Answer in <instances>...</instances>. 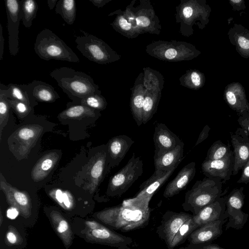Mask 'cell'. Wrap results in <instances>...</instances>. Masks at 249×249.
I'll return each mask as SVG.
<instances>
[{"label": "cell", "instance_id": "db71d44e", "mask_svg": "<svg viewBox=\"0 0 249 249\" xmlns=\"http://www.w3.org/2000/svg\"><path fill=\"white\" fill-rule=\"evenodd\" d=\"M3 219V216L2 214V212H1V211H0V226H1V225H2Z\"/></svg>", "mask_w": 249, "mask_h": 249}, {"label": "cell", "instance_id": "7dc6e473", "mask_svg": "<svg viewBox=\"0 0 249 249\" xmlns=\"http://www.w3.org/2000/svg\"><path fill=\"white\" fill-rule=\"evenodd\" d=\"M119 24L120 26L124 30H129L131 28V24L123 17L119 18Z\"/></svg>", "mask_w": 249, "mask_h": 249}, {"label": "cell", "instance_id": "ac0fdd59", "mask_svg": "<svg viewBox=\"0 0 249 249\" xmlns=\"http://www.w3.org/2000/svg\"><path fill=\"white\" fill-rule=\"evenodd\" d=\"M134 143L131 138L125 135H118L110 139L107 148L109 165L118 166Z\"/></svg>", "mask_w": 249, "mask_h": 249}, {"label": "cell", "instance_id": "ee69618b", "mask_svg": "<svg viewBox=\"0 0 249 249\" xmlns=\"http://www.w3.org/2000/svg\"><path fill=\"white\" fill-rule=\"evenodd\" d=\"M20 214L19 211L16 208L11 207L6 212L7 217L10 219H14Z\"/></svg>", "mask_w": 249, "mask_h": 249}, {"label": "cell", "instance_id": "603a6c76", "mask_svg": "<svg viewBox=\"0 0 249 249\" xmlns=\"http://www.w3.org/2000/svg\"><path fill=\"white\" fill-rule=\"evenodd\" d=\"M228 35L236 52L244 58H249V30L241 24L235 23L230 29Z\"/></svg>", "mask_w": 249, "mask_h": 249}, {"label": "cell", "instance_id": "f5cc1de1", "mask_svg": "<svg viewBox=\"0 0 249 249\" xmlns=\"http://www.w3.org/2000/svg\"><path fill=\"white\" fill-rule=\"evenodd\" d=\"M200 249H223L215 245H211L204 246Z\"/></svg>", "mask_w": 249, "mask_h": 249}, {"label": "cell", "instance_id": "cb8c5ba5", "mask_svg": "<svg viewBox=\"0 0 249 249\" xmlns=\"http://www.w3.org/2000/svg\"><path fill=\"white\" fill-rule=\"evenodd\" d=\"M220 223L217 220L198 227L188 237V241L192 245H198L212 240L220 233Z\"/></svg>", "mask_w": 249, "mask_h": 249}, {"label": "cell", "instance_id": "277c9868", "mask_svg": "<svg viewBox=\"0 0 249 249\" xmlns=\"http://www.w3.org/2000/svg\"><path fill=\"white\" fill-rule=\"evenodd\" d=\"M222 182L217 178H205L196 182L185 194L182 208L190 211L193 215L205 206L220 198L222 193Z\"/></svg>", "mask_w": 249, "mask_h": 249}, {"label": "cell", "instance_id": "816d5d0a", "mask_svg": "<svg viewBox=\"0 0 249 249\" xmlns=\"http://www.w3.org/2000/svg\"><path fill=\"white\" fill-rule=\"evenodd\" d=\"M58 0H48L47 4L50 10H53L56 5Z\"/></svg>", "mask_w": 249, "mask_h": 249}, {"label": "cell", "instance_id": "d6986e66", "mask_svg": "<svg viewBox=\"0 0 249 249\" xmlns=\"http://www.w3.org/2000/svg\"><path fill=\"white\" fill-rule=\"evenodd\" d=\"M153 141L155 147L154 153H160L171 150L183 142L162 123H158L155 126Z\"/></svg>", "mask_w": 249, "mask_h": 249}, {"label": "cell", "instance_id": "30bf717a", "mask_svg": "<svg viewBox=\"0 0 249 249\" xmlns=\"http://www.w3.org/2000/svg\"><path fill=\"white\" fill-rule=\"evenodd\" d=\"M193 215L184 212L167 211L162 216L160 224L157 227L156 233L165 242L168 249L181 226Z\"/></svg>", "mask_w": 249, "mask_h": 249}, {"label": "cell", "instance_id": "681fc988", "mask_svg": "<svg viewBox=\"0 0 249 249\" xmlns=\"http://www.w3.org/2000/svg\"><path fill=\"white\" fill-rule=\"evenodd\" d=\"M182 12L185 18H189L193 14V9L191 7L187 6L183 8Z\"/></svg>", "mask_w": 249, "mask_h": 249}, {"label": "cell", "instance_id": "7402d4cb", "mask_svg": "<svg viewBox=\"0 0 249 249\" xmlns=\"http://www.w3.org/2000/svg\"><path fill=\"white\" fill-rule=\"evenodd\" d=\"M28 93L36 101L53 103L59 98V95L54 88L45 82L34 80L26 85Z\"/></svg>", "mask_w": 249, "mask_h": 249}, {"label": "cell", "instance_id": "9a60e30c", "mask_svg": "<svg viewBox=\"0 0 249 249\" xmlns=\"http://www.w3.org/2000/svg\"><path fill=\"white\" fill-rule=\"evenodd\" d=\"M46 213L54 231L61 239L65 248L69 249L71 245L74 234L71 222L60 211L56 209L46 211Z\"/></svg>", "mask_w": 249, "mask_h": 249}, {"label": "cell", "instance_id": "8fae6325", "mask_svg": "<svg viewBox=\"0 0 249 249\" xmlns=\"http://www.w3.org/2000/svg\"><path fill=\"white\" fill-rule=\"evenodd\" d=\"M0 189L4 193L11 207L16 208L24 218H30L32 214V203L28 193L13 187L8 183L1 173L0 174Z\"/></svg>", "mask_w": 249, "mask_h": 249}, {"label": "cell", "instance_id": "f1b7e54d", "mask_svg": "<svg viewBox=\"0 0 249 249\" xmlns=\"http://www.w3.org/2000/svg\"><path fill=\"white\" fill-rule=\"evenodd\" d=\"M97 110L79 103L71 105L61 112L59 117L63 119H78L97 116Z\"/></svg>", "mask_w": 249, "mask_h": 249}, {"label": "cell", "instance_id": "3957f363", "mask_svg": "<svg viewBox=\"0 0 249 249\" xmlns=\"http://www.w3.org/2000/svg\"><path fill=\"white\" fill-rule=\"evenodd\" d=\"M49 75L70 98L78 102L85 97L101 93L98 86L87 73L67 67L56 68Z\"/></svg>", "mask_w": 249, "mask_h": 249}, {"label": "cell", "instance_id": "9c48e42d", "mask_svg": "<svg viewBox=\"0 0 249 249\" xmlns=\"http://www.w3.org/2000/svg\"><path fill=\"white\" fill-rule=\"evenodd\" d=\"M7 19L9 50L10 54L16 56L19 51V27L22 20L20 0H5Z\"/></svg>", "mask_w": 249, "mask_h": 249}, {"label": "cell", "instance_id": "ffe728a7", "mask_svg": "<svg viewBox=\"0 0 249 249\" xmlns=\"http://www.w3.org/2000/svg\"><path fill=\"white\" fill-rule=\"evenodd\" d=\"M107 161V149L106 148L101 149L93 158L89 170V185L87 187L90 192L95 191L103 178Z\"/></svg>", "mask_w": 249, "mask_h": 249}, {"label": "cell", "instance_id": "b9f144b4", "mask_svg": "<svg viewBox=\"0 0 249 249\" xmlns=\"http://www.w3.org/2000/svg\"><path fill=\"white\" fill-rule=\"evenodd\" d=\"M229 2L235 11H239L246 9L245 2L244 0H231Z\"/></svg>", "mask_w": 249, "mask_h": 249}, {"label": "cell", "instance_id": "74e56055", "mask_svg": "<svg viewBox=\"0 0 249 249\" xmlns=\"http://www.w3.org/2000/svg\"><path fill=\"white\" fill-rule=\"evenodd\" d=\"M59 205L68 212H71L74 209L75 205L74 198L70 193L63 192L62 201Z\"/></svg>", "mask_w": 249, "mask_h": 249}, {"label": "cell", "instance_id": "836d02e7", "mask_svg": "<svg viewBox=\"0 0 249 249\" xmlns=\"http://www.w3.org/2000/svg\"><path fill=\"white\" fill-rule=\"evenodd\" d=\"M10 108L5 90L0 88V141L2 131L8 121Z\"/></svg>", "mask_w": 249, "mask_h": 249}, {"label": "cell", "instance_id": "bcb514c9", "mask_svg": "<svg viewBox=\"0 0 249 249\" xmlns=\"http://www.w3.org/2000/svg\"><path fill=\"white\" fill-rule=\"evenodd\" d=\"M4 38L2 34V27L0 24V60L3 58L4 53Z\"/></svg>", "mask_w": 249, "mask_h": 249}, {"label": "cell", "instance_id": "ba28073f", "mask_svg": "<svg viewBox=\"0 0 249 249\" xmlns=\"http://www.w3.org/2000/svg\"><path fill=\"white\" fill-rule=\"evenodd\" d=\"M81 36H75L76 48L82 54L91 61L99 64L111 60L112 53L108 46L101 39L80 29Z\"/></svg>", "mask_w": 249, "mask_h": 249}, {"label": "cell", "instance_id": "7bdbcfd3", "mask_svg": "<svg viewBox=\"0 0 249 249\" xmlns=\"http://www.w3.org/2000/svg\"><path fill=\"white\" fill-rule=\"evenodd\" d=\"M192 83L196 87H199L202 84V78L200 75L196 71H193L191 75Z\"/></svg>", "mask_w": 249, "mask_h": 249}, {"label": "cell", "instance_id": "d6a6232c", "mask_svg": "<svg viewBox=\"0 0 249 249\" xmlns=\"http://www.w3.org/2000/svg\"><path fill=\"white\" fill-rule=\"evenodd\" d=\"M231 150L230 145H227L220 140L214 142L209 149L206 160H215L226 157Z\"/></svg>", "mask_w": 249, "mask_h": 249}, {"label": "cell", "instance_id": "484cf974", "mask_svg": "<svg viewBox=\"0 0 249 249\" xmlns=\"http://www.w3.org/2000/svg\"><path fill=\"white\" fill-rule=\"evenodd\" d=\"M224 205V198L220 197L201 209L197 214L193 215L195 222L199 227L208 223L218 220Z\"/></svg>", "mask_w": 249, "mask_h": 249}, {"label": "cell", "instance_id": "f546056e", "mask_svg": "<svg viewBox=\"0 0 249 249\" xmlns=\"http://www.w3.org/2000/svg\"><path fill=\"white\" fill-rule=\"evenodd\" d=\"M55 12L60 15L68 24H73L76 18L75 0H59L55 7Z\"/></svg>", "mask_w": 249, "mask_h": 249}, {"label": "cell", "instance_id": "f6af8a7d", "mask_svg": "<svg viewBox=\"0 0 249 249\" xmlns=\"http://www.w3.org/2000/svg\"><path fill=\"white\" fill-rule=\"evenodd\" d=\"M136 23L142 27H147L150 25V21L148 18L144 16H140L136 18Z\"/></svg>", "mask_w": 249, "mask_h": 249}, {"label": "cell", "instance_id": "2e32d148", "mask_svg": "<svg viewBox=\"0 0 249 249\" xmlns=\"http://www.w3.org/2000/svg\"><path fill=\"white\" fill-rule=\"evenodd\" d=\"M224 99L229 107L235 111L238 115L249 113V103L245 90L239 82H232L227 85L224 91Z\"/></svg>", "mask_w": 249, "mask_h": 249}, {"label": "cell", "instance_id": "11a10c76", "mask_svg": "<svg viewBox=\"0 0 249 249\" xmlns=\"http://www.w3.org/2000/svg\"><path fill=\"white\" fill-rule=\"evenodd\" d=\"M180 249H182V248H180Z\"/></svg>", "mask_w": 249, "mask_h": 249}, {"label": "cell", "instance_id": "6da1fadb", "mask_svg": "<svg viewBox=\"0 0 249 249\" xmlns=\"http://www.w3.org/2000/svg\"><path fill=\"white\" fill-rule=\"evenodd\" d=\"M150 213L149 204L133 197L97 212L93 216L114 230L127 232L146 227Z\"/></svg>", "mask_w": 249, "mask_h": 249}, {"label": "cell", "instance_id": "4316f807", "mask_svg": "<svg viewBox=\"0 0 249 249\" xmlns=\"http://www.w3.org/2000/svg\"><path fill=\"white\" fill-rule=\"evenodd\" d=\"M243 190V187L232 190L226 199L227 211L237 224L242 222L244 215L242 211L245 198Z\"/></svg>", "mask_w": 249, "mask_h": 249}, {"label": "cell", "instance_id": "8d00e7d4", "mask_svg": "<svg viewBox=\"0 0 249 249\" xmlns=\"http://www.w3.org/2000/svg\"><path fill=\"white\" fill-rule=\"evenodd\" d=\"M4 241L9 246L19 245L23 243V238L14 226L9 225L5 234Z\"/></svg>", "mask_w": 249, "mask_h": 249}, {"label": "cell", "instance_id": "7a4b0ae2", "mask_svg": "<svg viewBox=\"0 0 249 249\" xmlns=\"http://www.w3.org/2000/svg\"><path fill=\"white\" fill-rule=\"evenodd\" d=\"M71 224L74 233L89 242L118 249H130L133 242L131 237L116 232L95 220L75 217Z\"/></svg>", "mask_w": 249, "mask_h": 249}, {"label": "cell", "instance_id": "f35d334b", "mask_svg": "<svg viewBox=\"0 0 249 249\" xmlns=\"http://www.w3.org/2000/svg\"><path fill=\"white\" fill-rule=\"evenodd\" d=\"M237 122L241 128L246 131L249 136V113L246 112L239 115Z\"/></svg>", "mask_w": 249, "mask_h": 249}, {"label": "cell", "instance_id": "8992f818", "mask_svg": "<svg viewBox=\"0 0 249 249\" xmlns=\"http://www.w3.org/2000/svg\"><path fill=\"white\" fill-rule=\"evenodd\" d=\"M143 161L133 153L127 163L110 179L107 190L111 196H121L142 175Z\"/></svg>", "mask_w": 249, "mask_h": 249}, {"label": "cell", "instance_id": "e575fe53", "mask_svg": "<svg viewBox=\"0 0 249 249\" xmlns=\"http://www.w3.org/2000/svg\"><path fill=\"white\" fill-rule=\"evenodd\" d=\"M78 103L97 110L104 109L107 105L105 99L100 93L89 95L79 101Z\"/></svg>", "mask_w": 249, "mask_h": 249}, {"label": "cell", "instance_id": "5bb4252c", "mask_svg": "<svg viewBox=\"0 0 249 249\" xmlns=\"http://www.w3.org/2000/svg\"><path fill=\"white\" fill-rule=\"evenodd\" d=\"M176 169L175 167L168 171L155 170L150 178L141 184L139 191L134 198L149 204L154 194L168 180Z\"/></svg>", "mask_w": 249, "mask_h": 249}, {"label": "cell", "instance_id": "4fadbf2b", "mask_svg": "<svg viewBox=\"0 0 249 249\" xmlns=\"http://www.w3.org/2000/svg\"><path fill=\"white\" fill-rule=\"evenodd\" d=\"M231 138L234 158L232 175H236L249 159V138L247 132L241 127L231 132Z\"/></svg>", "mask_w": 249, "mask_h": 249}, {"label": "cell", "instance_id": "5b68a950", "mask_svg": "<svg viewBox=\"0 0 249 249\" xmlns=\"http://www.w3.org/2000/svg\"><path fill=\"white\" fill-rule=\"evenodd\" d=\"M34 50L42 59H54L69 62H79L80 60L67 44L52 31L45 28L37 35Z\"/></svg>", "mask_w": 249, "mask_h": 249}, {"label": "cell", "instance_id": "60d3db41", "mask_svg": "<svg viewBox=\"0 0 249 249\" xmlns=\"http://www.w3.org/2000/svg\"><path fill=\"white\" fill-rule=\"evenodd\" d=\"M210 127L208 125H206L203 128L202 130L199 134L198 138L196 142L195 146H196L198 144L206 140L209 136V133L210 131Z\"/></svg>", "mask_w": 249, "mask_h": 249}, {"label": "cell", "instance_id": "e0dca14e", "mask_svg": "<svg viewBox=\"0 0 249 249\" xmlns=\"http://www.w3.org/2000/svg\"><path fill=\"white\" fill-rule=\"evenodd\" d=\"M196 173V163L192 161L184 166L175 178L169 182L163 194L166 198L172 197L184 190Z\"/></svg>", "mask_w": 249, "mask_h": 249}, {"label": "cell", "instance_id": "44dd1931", "mask_svg": "<svg viewBox=\"0 0 249 249\" xmlns=\"http://www.w3.org/2000/svg\"><path fill=\"white\" fill-rule=\"evenodd\" d=\"M184 146V143L182 142L171 150L160 153H155V170L168 171L173 168H177L183 159Z\"/></svg>", "mask_w": 249, "mask_h": 249}, {"label": "cell", "instance_id": "83f0119b", "mask_svg": "<svg viewBox=\"0 0 249 249\" xmlns=\"http://www.w3.org/2000/svg\"><path fill=\"white\" fill-rule=\"evenodd\" d=\"M0 88L5 90L8 99L23 102L32 107L36 104V101L28 93L26 85L10 83L4 85L0 83Z\"/></svg>", "mask_w": 249, "mask_h": 249}, {"label": "cell", "instance_id": "f907efd6", "mask_svg": "<svg viewBox=\"0 0 249 249\" xmlns=\"http://www.w3.org/2000/svg\"><path fill=\"white\" fill-rule=\"evenodd\" d=\"M89 1L92 2L94 6L98 8H100L102 7L104 5H105L108 1L104 0H89Z\"/></svg>", "mask_w": 249, "mask_h": 249}, {"label": "cell", "instance_id": "1f68e13d", "mask_svg": "<svg viewBox=\"0 0 249 249\" xmlns=\"http://www.w3.org/2000/svg\"><path fill=\"white\" fill-rule=\"evenodd\" d=\"M198 227L195 222L193 216L188 219L179 228L169 249H174L183 243L190 234Z\"/></svg>", "mask_w": 249, "mask_h": 249}, {"label": "cell", "instance_id": "c3c4849f", "mask_svg": "<svg viewBox=\"0 0 249 249\" xmlns=\"http://www.w3.org/2000/svg\"><path fill=\"white\" fill-rule=\"evenodd\" d=\"M177 53L175 49L170 48L166 50L165 56L166 58L172 59L176 57Z\"/></svg>", "mask_w": 249, "mask_h": 249}, {"label": "cell", "instance_id": "7c38bea8", "mask_svg": "<svg viewBox=\"0 0 249 249\" xmlns=\"http://www.w3.org/2000/svg\"><path fill=\"white\" fill-rule=\"evenodd\" d=\"M234 163L233 151L224 158L215 160H205L201 164L203 174L208 178H217L222 182L229 180L232 175Z\"/></svg>", "mask_w": 249, "mask_h": 249}, {"label": "cell", "instance_id": "52a82bcc", "mask_svg": "<svg viewBox=\"0 0 249 249\" xmlns=\"http://www.w3.org/2000/svg\"><path fill=\"white\" fill-rule=\"evenodd\" d=\"M43 131L40 125L28 124L18 128L9 136V148L17 160L28 158Z\"/></svg>", "mask_w": 249, "mask_h": 249}, {"label": "cell", "instance_id": "4dcf8cb0", "mask_svg": "<svg viewBox=\"0 0 249 249\" xmlns=\"http://www.w3.org/2000/svg\"><path fill=\"white\" fill-rule=\"evenodd\" d=\"M22 24L29 28L32 25L33 20L36 18L38 9L36 1L35 0H20Z\"/></svg>", "mask_w": 249, "mask_h": 249}, {"label": "cell", "instance_id": "ab89813d", "mask_svg": "<svg viewBox=\"0 0 249 249\" xmlns=\"http://www.w3.org/2000/svg\"><path fill=\"white\" fill-rule=\"evenodd\" d=\"M242 173L239 179L237 181L238 183H249V159L242 168Z\"/></svg>", "mask_w": 249, "mask_h": 249}, {"label": "cell", "instance_id": "d4e9b609", "mask_svg": "<svg viewBox=\"0 0 249 249\" xmlns=\"http://www.w3.org/2000/svg\"><path fill=\"white\" fill-rule=\"evenodd\" d=\"M59 158V155L54 152H49L43 156L32 169V179L37 182L46 178L57 163Z\"/></svg>", "mask_w": 249, "mask_h": 249}, {"label": "cell", "instance_id": "d590c367", "mask_svg": "<svg viewBox=\"0 0 249 249\" xmlns=\"http://www.w3.org/2000/svg\"><path fill=\"white\" fill-rule=\"evenodd\" d=\"M8 101L10 108L13 109L21 119L28 115L33 110V107L23 102L8 98Z\"/></svg>", "mask_w": 249, "mask_h": 249}]
</instances>
